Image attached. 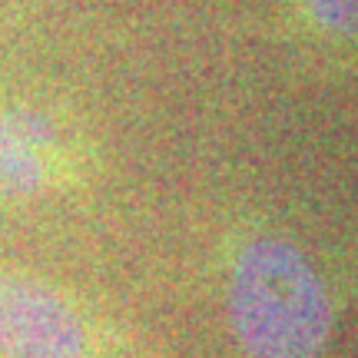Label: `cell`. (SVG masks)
<instances>
[{
    "label": "cell",
    "mask_w": 358,
    "mask_h": 358,
    "mask_svg": "<svg viewBox=\"0 0 358 358\" xmlns=\"http://www.w3.org/2000/svg\"><path fill=\"white\" fill-rule=\"evenodd\" d=\"M0 358H96L93 325L57 285L0 266Z\"/></svg>",
    "instance_id": "cell-2"
},
{
    "label": "cell",
    "mask_w": 358,
    "mask_h": 358,
    "mask_svg": "<svg viewBox=\"0 0 358 358\" xmlns=\"http://www.w3.org/2000/svg\"><path fill=\"white\" fill-rule=\"evenodd\" d=\"M229 322L245 358H322L332 302L308 262L279 236L252 239L229 272Z\"/></svg>",
    "instance_id": "cell-1"
},
{
    "label": "cell",
    "mask_w": 358,
    "mask_h": 358,
    "mask_svg": "<svg viewBox=\"0 0 358 358\" xmlns=\"http://www.w3.org/2000/svg\"><path fill=\"white\" fill-rule=\"evenodd\" d=\"M306 7L322 30L358 40V0H306Z\"/></svg>",
    "instance_id": "cell-4"
},
{
    "label": "cell",
    "mask_w": 358,
    "mask_h": 358,
    "mask_svg": "<svg viewBox=\"0 0 358 358\" xmlns=\"http://www.w3.org/2000/svg\"><path fill=\"white\" fill-rule=\"evenodd\" d=\"M60 140L50 116L0 106V199H30L50 182L47 153Z\"/></svg>",
    "instance_id": "cell-3"
}]
</instances>
